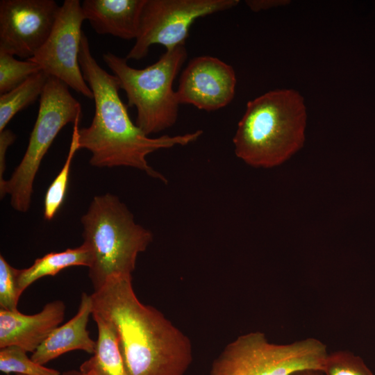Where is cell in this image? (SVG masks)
I'll use <instances>...</instances> for the list:
<instances>
[{
  "label": "cell",
  "mask_w": 375,
  "mask_h": 375,
  "mask_svg": "<svg viewBox=\"0 0 375 375\" xmlns=\"http://www.w3.org/2000/svg\"><path fill=\"white\" fill-rule=\"evenodd\" d=\"M78 62L94 101V115L91 124L78 131L80 149H86L92 154L90 164L97 167L137 168L165 182V178L149 165L147 156L160 149L194 142L203 131L149 137L131 121L127 108L119 95L120 86L117 78L97 63L83 32Z\"/></svg>",
  "instance_id": "7a4b0ae2"
},
{
  "label": "cell",
  "mask_w": 375,
  "mask_h": 375,
  "mask_svg": "<svg viewBox=\"0 0 375 375\" xmlns=\"http://www.w3.org/2000/svg\"><path fill=\"white\" fill-rule=\"evenodd\" d=\"M41 70L40 67L32 61L17 60L13 55L0 50V94L16 88Z\"/></svg>",
  "instance_id": "ffe728a7"
},
{
  "label": "cell",
  "mask_w": 375,
  "mask_h": 375,
  "mask_svg": "<svg viewBox=\"0 0 375 375\" xmlns=\"http://www.w3.org/2000/svg\"><path fill=\"white\" fill-rule=\"evenodd\" d=\"M236 83L232 66L215 57L199 56L190 60L183 71L176 96L179 104L214 111L232 101Z\"/></svg>",
  "instance_id": "8fae6325"
},
{
  "label": "cell",
  "mask_w": 375,
  "mask_h": 375,
  "mask_svg": "<svg viewBox=\"0 0 375 375\" xmlns=\"http://www.w3.org/2000/svg\"><path fill=\"white\" fill-rule=\"evenodd\" d=\"M16 375H20V374H16Z\"/></svg>",
  "instance_id": "4316f807"
},
{
  "label": "cell",
  "mask_w": 375,
  "mask_h": 375,
  "mask_svg": "<svg viewBox=\"0 0 375 375\" xmlns=\"http://www.w3.org/2000/svg\"><path fill=\"white\" fill-rule=\"evenodd\" d=\"M60 7L54 0H1L0 50L33 58L49 37Z\"/></svg>",
  "instance_id": "30bf717a"
},
{
  "label": "cell",
  "mask_w": 375,
  "mask_h": 375,
  "mask_svg": "<svg viewBox=\"0 0 375 375\" xmlns=\"http://www.w3.org/2000/svg\"><path fill=\"white\" fill-rule=\"evenodd\" d=\"M92 303L90 294L83 292L76 314L67 322L55 328L33 353L31 358L44 365L67 352L82 350L93 354L97 342L87 329Z\"/></svg>",
  "instance_id": "5bb4252c"
},
{
  "label": "cell",
  "mask_w": 375,
  "mask_h": 375,
  "mask_svg": "<svg viewBox=\"0 0 375 375\" xmlns=\"http://www.w3.org/2000/svg\"><path fill=\"white\" fill-rule=\"evenodd\" d=\"M65 315V305L61 300L47 303L34 315L0 309V348L19 347L33 353L59 326Z\"/></svg>",
  "instance_id": "7c38bea8"
},
{
  "label": "cell",
  "mask_w": 375,
  "mask_h": 375,
  "mask_svg": "<svg viewBox=\"0 0 375 375\" xmlns=\"http://www.w3.org/2000/svg\"><path fill=\"white\" fill-rule=\"evenodd\" d=\"M92 316L115 335L128 375H183L192 361L190 340L155 308L138 299L132 276H115L90 294Z\"/></svg>",
  "instance_id": "6da1fadb"
},
{
  "label": "cell",
  "mask_w": 375,
  "mask_h": 375,
  "mask_svg": "<svg viewBox=\"0 0 375 375\" xmlns=\"http://www.w3.org/2000/svg\"><path fill=\"white\" fill-rule=\"evenodd\" d=\"M26 351L17 346L0 348V371L9 374L60 375L56 369L40 365L29 358Z\"/></svg>",
  "instance_id": "d6986e66"
},
{
  "label": "cell",
  "mask_w": 375,
  "mask_h": 375,
  "mask_svg": "<svg viewBox=\"0 0 375 375\" xmlns=\"http://www.w3.org/2000/svg\"><path fill=\"white\" fill-rule=\"evenodd\" d=\"M328 352L319 340L308 338L289 344L269 342L261 332L239 336L212 365L210 375H292L302 370L322 372Z\"/></svg>",
  "instance_id": "8992f818"
},
{
  "label": "cell",
  "mask_w": 375,
  "mask_h": 375,
  "mask_svg": "<svg viewBox=\"0 0 375 375\" xmlns=\"http://www.w3.org/2000/svg\"><path fill=\"white\" fill-rule=\"evenodd\" d=\"M322 373L324 375H374L360 356L342 350L328 353Z\"/></svg>",
  "instance_id": "44dd1931"
},
{
  "label": "cell",
  "mask_w": 375,
  "mask_h": 375,
  "mask_svg": "<svg viewBox=\"0 0 375 375\" xmlns=\"http://www.w3.org/2000/svg\"><path fill=\"white\" fill-rule=\"evenodd\" d=\"M49 76L41 70L23 83L0 96V132L19 111L40 97Z\"/></svg>",
  "instance_id": "e0dca14e"
},
{
  "label": "cell",
  "mask_w": 375,
  "mask_h": 375,
  "mask_svg": "<svg viewBox=\"0 0 375 375\" xmlns=\"http://www.w3.org/2000/svg\"><path fill=\"white\" fill-rule=\"evenodd\" d=\"M146 0H84L85 19L94 31L124 40L136 39Z\"/></svg>",
  "instance_id": "4fadbf2b"
},
{
  "label": "cell",
  "mask_w": 375,
  "mask_h": 375,
  "mask_svg": "<svg viewBox=\"0 0 375 375\" xmlns=\"http://www.w3.org/2000/svg\"><path fill=\"white\" fill-rule=\"evenodd\" d=\"M292 375H324L322 372L317 370H302L297 372Z\"/></svg>",
  "instance_id": "d4e9b609"
},
{
  "label": "cell",
  "mask_w": 375,
  "mask_h": 375,
  "mask_svg": "<svg viewBox=\"0 0 375 375\" xmlns=\"http://www.w3.org/2000/svg\"><path fill=\"white\" fill-rule=\"evenodd\" d=\"M92 317L98 330L96 349L79 370L83 375H128L112 331L101 319Z\"/></svg>",
  "instance_id": "2e32d148"
},
{
  "label": "cell",
  "mask_w": 375,
  "mask_h": 375,
  "mask_svg": "<svg viewBox=\"0 0 375 375\" xmlns=\"http://www.w3.org/2000/svg\"><path fill=\"white\" fill-rule=\"evenodd\" d=\"M18 269L12 267L0 255V308L1 310L17 311L21 296L17 285Z\"/></svg>",
  "instance_id": "7402d4cb"
},
{
  "label": "cell",
  "mask_w": 375,
  "mask_h": 375,
  "mask_svg": "<svg viewBox=\"0 0 375 375\" xmlns=\"http://www.w3.org/2000/svg\"><path fill=\"white\" fill-rule=\"evenodd\" d=\"M306 121L298 91H269L247 103L233 139L235 153L254 167L278 166L303 147Z\"/></svg>",
  "instance_id": "3957f363"
},
{
  "label": "cell",
  "mask_w": 375,
  "mask_h": 375,
  "mask_svg": "<svg viewBox=\"0 0 375 375\" xmlns=\"http://www.w3.org/2000/svg\"><path fill=\"white\" fill-rule=\"evenodd\" d=\"M248 7L254 12L267 10L282 6L290 3L288 0H248L246 1Z\"/></svg>",
  "instance_id": "cb8c5ba5"
},
{
  "label": "cell",
  "mask_w": 375,
  "mask_h": 375,
  "mask_svg": "<svg viewBox=\"0 0 375 375\" xmlns=\"http://www.w3.org/2000/svg\"><path fill=\"white\" fill-rule=\"evenodd\" d=\"M84 20L80 1H64L49 37L28 60L38 64L49 76L58 78L76 92L93 99L78 62Z\"/></svg>",
  "instance_id": "9c48e42d"
},
{
  "label": "cell",
  "mask_w": 375,
  "mask_h": 375,
  "mask_svg": "<svg viewBox=\"0 0 375 375\" xmlns=\"http://www.w3.org/2000/svg\"><path fill=\"white\" fill-rule=\"evenodd\" d=\"M102 57L125 92L128 106L135 107V124L144 134L159 133L176 123L180 104L173 83L188 57L185 45L166 51L143 69L129 66L126 58L109 51Z\"/></svg>",
  "instance_id": "5b68a950"
},
{
  "label": "cell",
  "mask_w": 375,
  "mask_h": 375,
  "mask_svg": "<svg viewBox=\"0 0 375 375\" xmlns=\"http://www.w3.org/2000/svg\"><path fill=\"white\" fill-rule=\"evenodd\" d=\"M78 117H82L81 105L69 92L68 85L49 76L40 97L25 153L11 177L0 185L1 198L10 194L15 210L25 212L29 209L33 182L44 155L61 129Z\"/></svg>",
  "instance_id": "52a82bcc"
},
{
  "label": "cell",
  "mask_w": 375,
  "mask_h": 375,
  "mask_svg": "<svg viewBox=\"0 0 375 375\" xmlns=\"http://www.w3.org/2000/svg\"><path fill=\"white\" fill-rule=\"evenodd\" d=\"M81 117H78L73 126L70 147L65 162L57 176L49 186L44 199V217L51 220L62 206L67 189L70 167L76 152L80 149L78 125Z\"/></svg>",
  "instance_id": "ac0fdd59"
},
{
  "label": "cell",
  "mask_w": 375,
  "mask_h": 375,
  "mask_svg": "<svg viewBox=\"0 0 375 375\" xmlns=\"http://www.w3.org/2000/svg\"><path fill=\"white\" fill-rule=\"evenodd\" d=\"M83 244L92 255L89 278L94 290L110 277L132 276L138 254L152 241V234L136 224L116 196H96L81 217Z\"/></svg>",
  "instance_id": "277c9868"
},
{
  "label": "cell",
  "mask_w": 375,
  "mask_h": 375,
  "mask_svg": "<svg viewBox=\"0 0 375 375\" xmlns=\"http://www.w3.org/2000/svg\"><path fill=\"white\" fill-rule=\"evenodd\" d=\"M60 375H83L80 370H69L61 373Z\"/></svg>",
  "instance_id": "484cf974"
},
{
  "label": "cell",
  "mask_w": 375,
  "mask_h": 375,
  "mask_svg": "<svg viewBox=\"0 0 375 375\" xmlns=\"http://www.w3.org/2000/svg\"><path fill=\"white\" fill-rule=\"evenodd\" d=\"M238 0H146L135 44L126 56L140 60L153 44L166 51L185 45L190 28L199 17L231 9Z\"/></svg>",
  "instance_id": "ba28073f"
},
{
  "label": "cell",
  "mask_w": 375,
  "mask_h": 375,
  "mask_svg": "<svg viewBox=\"0 0 375 375\" xmlns=\"http://www.w3.org/2000/svg\"><path fill=\"white\" fill-rule=\"evenodd\" d=\"M16 135L8 129H4L0 132V185L6 181L3 178V173L6 169V154L8 147L15 140Z\"/></svg>",
  "instance_id": "603a6c76"
},
{
  "label": "cell",
  "mask_w": 375,
  "mask_h": 375,
  "mask_svg": "<svg viewBox=\"0 0 375 375\" xmlns=\"http://www.w3.org/2000/svg\"><path fill=\"white\" fill-rule=\"evenodd\" d=\"M91 262L90 251L83 243L76 248L49 253L35 259L29 267L18 269L17 280L19 290L22 294L29 285L42 277L55 276L62 269L70 267H89Z\"/></svg>",
  "instance_id": "9a60e30c"
}]
</instances>
